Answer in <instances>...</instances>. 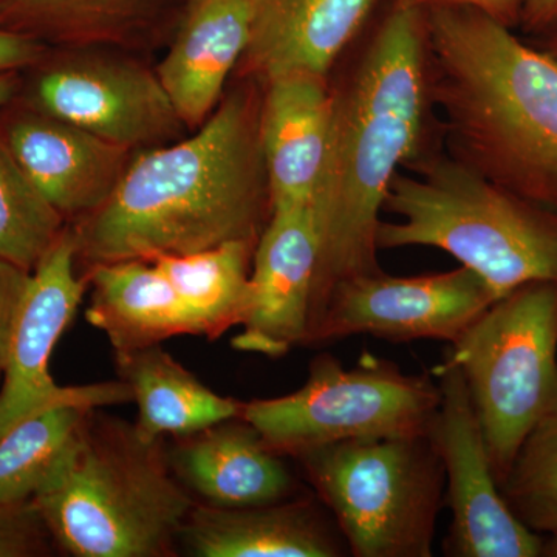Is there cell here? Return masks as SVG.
<instances>
[{"mask_svg": "<svg viewBox=\"0 0 557 557\" xmlns=\"http://www.w3.org/2000/svg\"><path fill=\"white\" fill-rule=\"evenodd\" d=\"M262 83L245 78L193 137L139 150L104 205L70 226L87 265L258 244L273 207L262 143Z\"/></svg>", "mask_w": 557, "mask_h": 557, "instance_id": "obj_1", "label": "cell"}, {"mask_svg": "<svg viewBox=\"0 0 557 557\" xmlns=\"http://www.w3.org/2000/svg\"><path fill=\"white\" fill-rule=\"evenodd\" d=\"M333 90L327 170L313 203L319 256L309 329L339 282L383 271L376 233L384 201L399 168L423 153L434 110L424 10L388 3Z\"/></svg>", "mask_w": 557, "mask_h": 557, "instance_id": "obj_2", "label": "cell"}, {"mask_svg": "<svg viewBox=\"0 0 557 557\" xmlns=\"http://www.w3.org/2000/svg\"><path fill=\"white\" fill-rule=\"evenodd\" d=\"M429 87L449 156L557 211V64L468 7L424 10Z\"/></svg>", "mask_w": 557, "mask_h": 557, "instance_id": "obj_3", "label": "cell"}, {"mask_svg": "<svg viewBox=\"0 0 557 557\" xmlns=\"http://www.w3.org/2000/svg\"><path fill=\"white\" fill-rule=\"evenodd\" d=\"M54 545L75 557L174 555L194 500L172 471L163 440L87 412L32 498Z\"/></svg>", "mask_w": 557, "mask_h": 557, "instance_id": "obj_4", "label": "cell"}, {"mask_svg": "<svg viewBox=\"0 0 557 557\" xmlns=\"http://www.w3.org/2000/svg\"><path fill=\"white\" fill-rule=\"evenodd\" d=\"M392 182L379 249L431 247L474 271L498 299L557 282V211L502 188L449 153H421Z\"/></svg>", "mask_w": 557, "mask_h": 557, "instance_id": "obj_5", "label": "cell"}, {"mask_svg": "<svg viewBox=\"0 0 557 557\" xmlns=\"http://www.w3.org/2000/svg\"><path fill=\"white\" fill-rule=\"evenodd\" d=\"M355 557H431L446 493L429 434L348 440L296 457Z\"/></svg>", "mask_w": 557, "mask_h": 557, "instance_id": "obj_6", "label": "cell"}, {"mask_svg": "<svg viewBox=\"0 0 557 557\" xmlns=\"http://www.w3.org/2000/svg\"><path fill=\"white\" fill-rule=\"evenodd\" d=\"M446 357L467 381L500 485L528 435L557 413V282L497 299Z\"/></svg>", "mask_w": 557, "mask_h": 557, "instance_id": "obj_7", "label": "cell"}, {"mask_svg": "<svg viewBox=\"0 0 557 557\" xmlns=\"http://www.w3.org/2000/svg\"><path fill=\"white\" fill-rule=\"evenodd\" d=\"M438 383L364 355L344 368L332 355L311 361L309 380L284 397L242 403L239 416L282 457L348 442L429 434Z\"/></svg>", "mask_w": 557, "mask_h": 557, "instance_id": "obj_8", "label": "cell"}, {"mask_svg": "<svg viewBox=\"0 0 557 557\" xmlns=\"http://www.w3.org/2000/svg\"><path fill=\"white\" fill-rule=\"evenodd\" d=\"M16 100L134 152L189 131L156 70L90 49L47 51L22 72Z\"/></svg>", "mask_w": 557, "mask_h": 557, "instance_id": "obj_9", "label": "cell"}, {"mask_svg": "<svg viewBox=\"0 0 557 557\" xmlns=\"http://www.w3.org/2000/svg\"><path fill=\"white\" fill-rule=\"evenodd\" d=\"M76 244L70 226L32 271L2 364L0 438L24 418L60 405L101 409L127 405L131 387L123 380L86 386H60L50 359L62 333L75 318L89 281L75 271Z\"/></svg>", "mask_w": 557, "mask_h": 557, "instance_id": "obj_10", "label": "cell"}, {"mask_svg": "<svg viewBox=\"0 0 557 557\" xmlns=\"http://www.w3.org/2000/svg\"><path fill=\"white\" fill-rule=\"evenodd\" d=\"M440 405L429 437L445 468L453 523L445 553L456 557H539L544 539L502 496L467 381L448 357L434 369Z\"/></svg>", "mask_w": 557, "mask_h": 557, "instance_id": "obj_11", "label": "cell"}, {"mask_svg": "<svg viewBox=\"0 0 557 557\" xmlns=\"http://www.w3.org/2000/svg\"><path fill=\"white\" fill-rule=\"evenodd\" d=\"M485 281L460 265L443 273L348 278L332 289L306 344L372 335L391 343L454 344L497 300Z\"/></svg>", "mask_w": 557, "mask_h": 557, "instance_id": "obj_12", "label": "cell"}, {"mask_svg": "<svg viewBox=\"0 0 557 557\" xmlns=\"http://www.w3.org/2000/svg\"><path fill=\"white\" fill-rule=\"evenodd\" d=\"M0 141L65 220L104 205L135 156L17 100L0 110Z\"/></svg>", "mask_w": 557, "mask_h": 557, "instance_id": "obj_13", "label": "cell"}, {"mask_svg": "<svg viewBox=\"0 0 557 557\" xmlns=\"http://www.w3.org/2000/svg\"><path fill=\"white\" fill-rule=\"evenodd\" d=\"M318 256L313 205L274 209L252 256L248 313L234 348L281 358L306 344Z\"/></svg>", "mask_w": 557, "mask_h": 557, "instance_id": "obj_14", "label": "cell"}, {"mask_svg": "<svg viewBox=\"0 0 557 557\" xmlns=\"http://www.w3.org/2000/svg\"><path fill=\"white\" fill-rule=\"evenodd\" d=\"M333 109L330 75L296 72L262 83L260 143L273 211L317 200L327 170Z\"/></svg>", "mask_w": 557, "mask_h": 557, "instance_id": "obj_15", "label": "cell"}, {"mask_svg": "<svg viewBox=\"0 0 557 557\" xmlns=\"http://www.w3.org/2000/svg\"><path fill=\"white\" fill-rule=\"evenodd\" d=\"M383 0H251V38L239 67L259 83L310 72L330 75Z\"/></svg>", "mask_w": 557, "mask_h": 557, "instance_id": "obj_16", "label": "cell"}, {"mask_svg": "<svg viewBox=\"0 0 557 557\" xmlns=\"http://www.w3.org/2000/svg\"><path fill=\"white\" fill-rule=\"evenodd\" d=\"M180 541L197 557H339L346 542L321 502L287 498L245 508L194 505Z\"/></svg>", "mask_w": 557, "mask_h": 557, "instance_id": "obj_17", "label": "cell"}, {"mask_svg": "<svg viewBox=\"0 0 557 557\" xmlns=\"http://www.w3.org/2000/svg\"><path fill=\"white\" fill-rule=\"evenodd\" d=\"M251 0H189L157 76L180 119L197 131L223 98L251 38Z\"/></svg>", "mask_w": 557, "mask_h": 557, "instance_id": "obj_18", "label": "cell"}, {"mask_svg": "<svg viewBox=\"0 0 557 557\" xmlns=\"http://www.w3.org/2000/svg\"><path fill=\"white\" fill-rule=\"evenodd\" d=\"M168 457L182 485L211 507H258L295 496L284 457L240 416L180 437Z\"/></svg>", "mask_w": 557, "mask_h": 557, "instance_id": "obj_19", "label": "cell"}, {"mask_svg": "<svg viewBox=\"0 0 557 557\" xmlns=\"http://www.w3.org/2000/svg\"><path fill=\"white\" fill-rule=\"evenodd\" d=\"M86 277L91 285L87 321L108 336L115 355L200 335L188 307L150 260L98 263Z\"/></svg>", "mask_w": 557, "mask_h": 557, "instance_id": "obj_20", "label": "cell"}, {"mask_svg": "<svg viewBox=\"0 0 557 557\" xmlns=\"http://www.w3.org/2000/svg\"><path fill=\"white\" fill-rule=\"evenodd\" d=\"M115 359L120 380L138 406L135 431L146 442L186 437L240 413V401L205 386L161 344L116 354Z\"/></svg>", "mask_w": 557, "mask_h": 557, "instance_id": "obj_21", "label": "cell"}, {"mask_svg": "<svg viewBox=\"0 0 557 557\" xmlns=\"http://www.w3.org/2000/svg\"><path fill=\"white\" fill-rule=\"evenodd\" d=\"M256 245L228 242L190 255H159L148 260L159 267L188 307L200 335L215 339L247 318Z\"/></svg>", "mask_w": 557, "mask_h": 557, "instance_id": "obj_22", "label": "cell"}, {"mask_svg": "<svg viewBox=\"0 0 557 557\" xmlns=\"http://www.w3.org/2000/svg\"><path fill=\"white\" fill-rule=\"evenodd\" d=\"M156 0H0V28L54 50L123 46Z\"/></svg>", "mask_w": 557, "mask_h": 557, "instance_id": "obj_23", "label": "cell"}, {"mask_svg": "<svg viewBox=\"0 0 557 557\" xmlns=\"http://www.w3.org/2000/svg\"><path fill=\"white\" fill-rule=\"evenodd\" d=\"M89 410L53 406L24 418L0 438V500H32Z\"/></svg>", "mask_w": 557, "mask_h": 557, "instance_id": "obj_24", "label": "cell"}, {"mask_svg": "<svg viewBox=\"0 0 557 557\" xmlns=\"http://www.w3.org/2000/svg\"><path fill=\"white\" fill-rule=\"evenodd\" d=\"M65 222L0 141V259L32 273Z\"/></svg>", "mask_w": 557, "mask_h": 557, "instance_id": "obj_25", "label": "cell"}, {"mask_svg": "<svg viewBox=\"0 0 557 557\" xmlns=\"http://www.w3.org/2000/svg\"><path fill=\"white\" fill-rule=\"evenodd\" d=\"M502 496L523 525L537 534L557 531V413L547 418L522 443Z\"/></svg>", "mask_w": 557, "mask_h": 557, "instance_id": "obj_26", "label": "cell"}, {"mask_svg": "<svg viewBox=\"0 0 557 557\" xmlns=\"http://www.w3.org/2000/svg\"><path fill=\"white\" fill-rule=\"evenodd\" d=\"M53 545L33 500H0V557L47 556Z\"/></svg>", "mask_w": 557, "mask_h": 557, "instance_id": "obj_27", "label": "cell"}, {"mask_svg": "<svg viewBox=\"0 0 557 557\" xmlns=\"http://www.w3.org/2000/svg\"><path fill=\"white\" fill-rule=\"evenodd\" d=\"M32 273L0 259V368L13 332L17 311L27 292Z\"/></svg>", "mask_w": 557, "mask_h": 557, "instance_id": "obj_28", "label": "cell"}, {"mask_svg": "<svg viewBox=\"0 0 557 557\" xmlns=\"http://www.w3.org/2000/svg\"><path fill=\"white\" fill-rule=\"evenodd\" d=\"M391 3L403 9L418 10L435 9V7H468V9L482 11L505 27L516 30L519 28L527 0H391Z\"/></svg>", "mask_w": 557, "mask_h": 557, "instance_id": "obj_29", "label": "cell"}, {"mask_svg": "<svg viewBox=\"0 0 557 557\" xmlns=\"http://www.w3.org/2000/svg\"><path fill=\"white\" fill-rule=\"evenodd\" d=\"M49 50L30 36L0 28V73L24 72L38 64Z\"/></svg>", "mask_w": 557, "mask_h": 557, "instance_id": "obj_30", "label": "cell"}, {"mask_svg": "<svg viewBox=\"0 0 557 557\" xmlns=\"http://www.w3.org/2000/svg\"><path fill=\"white\" fill-rule=\"evenodd\" d=\"M557 21V0H527L519 28L528 36L547 30Z\"/></svg>", "mask_w": 557, "mask_h": 557, "instance_id": "obj_31", "label": "cell"}, {"mask_svg": "<svg viewBox=\"0 0 557 557\" xmlns=\"http://www.w3.org/2000/svg\"><path fill=\"white\" fill-rule=\"evenodd\" d=\"M22 86V72L0 73V110L16 100Z\"/></svg>", "mask_w": 557, "mask_h": 557, "instance_id": "obj_32", "label": "cell"}, {"mask_svg": "<svg viewBox=\"0 0 557 557\" xmlns=\"http://www.w3.org/2000/svg\"><path fill=\"white\" fill-rule=\"evenodd\" d=\"M531 44L536 49L544 51L547 57L552 58L557 64V21L549 25L547 30L539 33V35L530 36Z\"/></svg>", "mask_w": 557, "mask_h": 557, "instance_id": "obj_33", "label": "cell"}, {"mask_svg": "<svg viewBox=\"0 0 557 557\" xmlns=\"http://www.w3.org/2000/svg\"><path fill=\"white\" fill-rule=\"evenodd\" d=\"M542 556L557 557V531L548 534V539H544V547H542Z\"/></svg>", "mask_w": 557, "mask_h": 557, "instance_id": "obj_34", "label": "cell"}, {"mask_svg": "<svg viewBox=\"0 0 557 557\" xmlns=\"http://www.w3.org/2000/svg\"><path fill=\"white\" fill-rule=\"evenodd\" d=\"M0 375H2V368H0Z\"/></svg>", "mask_w": 557, "mask_h": 557, "instance_id": "obj_35", "label": "cell"}]
</instances>
